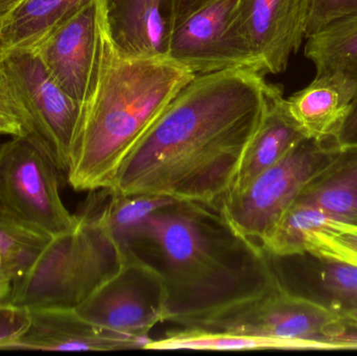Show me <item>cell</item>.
Instances as JSON below:
<instances>
[{"instance_id": "7402d4cb", "label": "cell", "mask_w": 357, "mask_h": 356, "mask_svg": "<svg viewBox=\"0 0 357 356\" xmlns=\"http://www.w3.org/2000/svg\"><path fill=\"white\" fill-rule=\"evenodd\" d=\"M107 189V200L92 201L98 217L119 242L159 209L175 202L176 199L157 194H121Z\"/></svg>"}, {"instance_id": "44dd1931", "label": "cell", "mask_w": 357, "mask_h": 356, "mask_svg": "<svg viewBox=\"0 0 357 356\" xmlns=\"http://www.w3.org/2000/svg\"><path fill=\"white\" fill-rule=\"evenodd\" d=\"M335 221L324 211L296 200L289 207L262 248L268 255L289 257L306 254V240L312 232Z\"/></svg>"}, {"instance_id": "30bf717a", "label": "cell", "mask_w": 357, "mask_h": 356, "mask_svg": "<svg viewBox=\"0 0 357 356\" xmlns=\"http://www.w3.org/2000/svg\"><path fill=\"white\" fill-rule=\"evenodd\" d=\"M4 54L31 114L33 137L66 176L81 106L52 79L37 52L12 50Z\"/></svg>"}, {"instance_id": "f1b7e54d", "label": "cell", "mask_w": 357, "mask_h": 356, "mask_svg": "<svg viewBox=\"0 0 357 356\" xmlns=\"http://www.w3.org/2000/svg\"><path fill=\"white\" fill-rule=\"evenodd\" d=\"M333 146L337 148L357 146V92L352 100L349 112L333 140Z\"/></svg>"}, {"instance_id": "4316f807", "label": "cell", "mask_w": 357, "mask_h": 356, "mask_svg": "<svg viewBox=\"0 0 357 356\" xmlns=\"http://www.w3.org/2000/svg\"><path fill=\"white\" fill-rule=\"evenodd\" d=\"M29 325V309L8 300L0 302V349H12Z\"/></svg>"}, {"instance_id": "7c38bea8", "label": "cell", "mask_w": 357, "mask_h": 356, "mask_svg": "<svg viewBox=\"0 0 357 356\" xmlns=\"http://www.w3.org/2000/svg\"><path fill=\"white\" fill-rule=\"evenodd\" d=\"M96 42L98 0H91L33 49L52 79L79 106L89 88Z\"/></svg>"}, {"instance_id": "4dcf8cb0", "label": "cell", "mask_w": 357, "mask_h": 356, "mask_svg": "<svg viewBox=\"0 0 357 356\" xmlns=\"http://www.w3.org/2000/svg\"><path fill=\"white\" fill-rule=\"evenodd\" d=\"M14 275L0 261V302L8 301L12 293Z\"/></svg>"}, {"instance_id": "8992f818", "label": "cell", "mask_w": 357, "mask_h": 356, "mask_svg": "<svg viewBox=\"0 0 357 356\" xmlns=\"http://www.w3.org/2000/svg\"><path fill=\"white\" fill-rule=\"evenodd\" d=\"M337 152L333 144L303 139L243 189L227 192L218 202L220 210L237 232L262 247L285 211Z\"/></svg>"}, {"instance_id": "83f0119b", "label": "cell", "mask_w": 357, "mask_h": 356, "mask_svg": "<svg viewBox=\"0 0 357 356\" xmlns=\"http://www.w3.org/2000/svg\"><path fill=\"white\" fill-rule=\"evenodd\" d=\"M356 10L357 0H312L306 38L326 23Z\"/></svg>"}, {"instance_id": "cb8c5ba5", "label": "cell", "mask_w": 357, "mask_h": 356, "mask_svg": "<svg viewBox=\"0 0 357 356\" xmlns=\"http://www.w3.org/2000/svg\"><path fill=\"white\" fill-rule=\"evenodd\" d=\"M0 136H33V125L22 92L0 50Z\"/></svg>"}, {"instance_id": "ac0fdd59", "label": "cell", "mask_w": 357, "mask_h": 356, "mask_svg": "<svg viewBox=\"0 0 357 356\" xmlns=\"http://www.w3.org/2000/svg\"><path fill=\"white\" fill-rule=\"evenodd\" d=\"M91 0H23L0 26V50H33Z\"/></svg>"}, {"instance_id": "9c48e42d", "label": "cell", "mask_w": 357, "mask_h": 356, "mask_svg": "<svg viewBox=\"0 0 357 356\" xmlns=\"http://www.w3.org/2000/svg\"><path fill=\"white\" fill-rule=\"evenodd\" d=\"M75 311L98 327L151 341V330L167 320L165 282L154 269L127 256L121 270Z\"/></svg>"}, {"instance_id": "7a4b0ae2", "label": "cell", "mask_w": 357, "mask_h": 356, "mask_svg": "<svg viewBox=\"0 0 357 356\" xmlns=\"http://www.w3.org/2000/svg\"><path fill=\"white\" fill-rule=\"evenodd\" d=\"M121 244L162 278L167 322L253 298L279 282L268 253L237 232L218 204L176 200Z\"/></svg>"}, {"instance_id": "277c9868", "label": "cell", "mask_w": 357, "mask_h": 356, "mask_svg": "<svg viewBox=\"0 0 357 356\" xmlns=\"http://www.w3.org/2000/svg\"><path fill=\"white\" fill-rule=\"evenodd\" d=\"M127 261L121 242L90 202L71 229L52 236L23 275L13 282L8 301L26 309H77Z\"/></svg>"}, {"instance_id": "1f68e13d", "label": "cell", "mask_w": 357, "mask_h": 356, "mask_svg": "<svg viewBox=\"0 0 357 356\" xmlns=\"http://www.w3.org/2000/svg\"><path fill=\"white\" fill-rule=\"evenodd\" d=\"M23 0H0V26Z\"/></svg>"}, {"instance_id": "5b68a950", "label": "cell", "mask_w": 357, "mask_h": 356, "mask_svg": "<svg viewBox=\"0 0 357 356\" xmlns=\"http://www.w3.org/2000/svg\"><path fill=\"white\" fill-rule=\"evenodd\" d=\"M167 322L188 330L276 339L297 350H335L333 341L348 328L341 313L293 294L280 281L253 298Z\"/></svg>"}, {"instance_id": "2e32d148", "label": "cell", "mask_w": 357, "mask_h": 356, "mask_svg": "<svg viewBox=\"0 0 357 356\" xmlns=\"http://www.w3.org/2000/svg\"><path fill=\"white\" fill-rule=\"evenodd\" d=\"M284 100L282 91L275 87L261 121L243 152L234 180L227 192L243 189L256 176L278 162L302 140L306 139L287 113Z\"/></svg>"}, {"instance_id": "ba28073f", "label": "cell", "mask_w": 357, "mask_h": 356, "mask_svg": "<svg viewBox=\"0 0 357 356\" xmlns=\"http://www.w3.org/2000/svg\"><path fill=\"white\" fill-rule=\"evenodd\" d=\"M167 56L195 75L234 69L264 75L243 29L238 0H214L185 19L172 33Z\"/></svg>"}, {"instance_id": "5bb4252c", "label": "cell", "mask_w": 357, "mask_h": 356, "mask_svg": "<svg viewBox=\"0 0 357 356\" xmlns=\"http://www.w3.org/2000/svg\"><path fill=\"white\" fill-rule=\"evenodd\" d=\"M356 92L354 79L340 72L322 73L285 98L284 105L306 139L333 146Z\"/></svg>"}, {"instance_id": "f546056e", "label": "cell", "mask_w": 357, "mask_h": 356, "mask_svg": "<svg viewBox=\"0 0 357 356\" xmlns=\"http://www.w3.org/2000/svg\"><path fill=\"white\" fill-rule=\"evenodd\" d=\"M212 1L214 0H173L174 29L193 13Z\"/></svg>"}, {"instance_id": "6da1fadb", "label": "cell", "mask_w": 357, "mask_h": 356, "mask_svg": "<svg viewBox=\"0 0 357 356\" xmlns=\"http://www.w3.org/2000/svg\"><path fill=\"white\" fill-rule=\"evenodd\" d=\"M275 87L248 69L195 75L128 153L110 189L218 204Z\"/></svg>"}, {"instance_id": "52a82bcc", "label": "cell", "mask_w": 357, "mask_h": 356, "mask_svg": "<svg viewBox=\"0 0 357 356\" xmlns=\"http://www.w3.org/2000/svg\"><path fill=\"white\" fill-rule=\"evenodd\" d=\"M58 167L33 136L0 142V205L50 236L71 229L77 215L61 199Z\"/></svg>"}, {"instance_id": "d4e9b609", "label": "cell", "mask_w": 357, "mask_h": 356, "mask_svg": "<svg viewBox=\"0 0 357 356\" xmlns=\"http://www.w3.org/2000/svg\"><path fill=\"white\" fill-rule=\"evenodd\" d=\"M306 253L323 261H337L357 267V225L331 222L308 236Z\"/></svg>"}, {"instance_id": "9a60e30c", "label": "cell", "mask_w": 357, "mask_h": 356, "mask_svg": "<svg viewBox=\"0 0 357 356\" xmlns=\"http://www.w3.org/2000/svg\"><path fill=\"white\" fill-rule=\"evenodd\" d=\"M115 43L137 56H167L174 31L173 0H107Z\"/></svg>"}, {"instance_id": "484cf974", "label": "cell", "mask_w": 357, "mask_h": 356, "mask_svg": "<svg viewBox=\"0 0 357 356\" xmlns=\"http://www.w3.org/2000/svg\"><path fill=\"white\" fill-rule=\"evenodd\" d=\"M320 282L325 292L345 305L357 307V267L337 261H324Z\"/></svg>"}, {"instance_id": "3957f363", "label": "cell", "mask_w": 357, "mask_h": 356, "mask_svg": "<svg viewBox=\"0 0 357 356\" xmlns=\"http://www.w3.org/2000/svg\"><path fill=\"white\" fill-rule=\"evenodd\" d=\"M98 0V42L87 95L71 142L67 182L77 192L110 188L128 153L195 75L169 56H137L111 36Z\"/></svg>"}, {"instance_id": "d6a6232c", "label": "cell", "mask_w": 357, "mask_h": 356, "mask_svg": "<svg viewBox=\"0 0 357 356\" xmlns=\"http://www.w3.org/2000/svg\"><path fill=\"white\" fill-rule=\"evenodd\" d=\"M348 328H354L357 330V307L344 309L340 311Z\"/></svg>"}, {"instance_id": "ffe728a7", "label": "cell", "mask_w": 357, "mask_h": 356, "mask_svg": "<svg viewBox=\"0 0 357 356\" xmlns=\"http://www.w3.org/2000/svg\"><path fill=\"white\" fill-rule=\"evenodd\" d=\"M146 350H297L291 343L264 336L177 327L146 346Z\"/></svg>"}, {"instance_id": "8fae6325", "label": "cell", "mask_w": 357, "mask_h": 356, "mask_svg": "<svg viewBox=\"0 0 357 356\" xmlns=\"http://www.w3.org/2000/svg\"><path fill=\"white\" fill-rule=\"evenodd\" d=\"M312 0H238L243 29L264 75H278L307 35Z\"/></svg>"}, {"instance_id": "603a6c76", "label": "cell", "mask_w": 357, "mask_h": 356, "mask_svg": "<svg viewBox=\"0 0 357 356\" xmlns=\"http://www.w3.org/2000/svg\"><path fill=\"white\" fill-rule=\"evenodd\" d=\"M50 238L0 205V261L12 272L14 279L27 271Z\"/></svg>"}, {"instance_id": "d6986e66", "label": "cell", "mask_w": 357, "mask_h": 356, "mask_svg": "<svg viewBox=\"0 0 357 356\" xmlns=\"http://www.w3.org/2000/svg\"><path fill=\"white\" fill-rule=\"evenodd\" d=\"M305 40L304 54L317 75L340 72L357 83V10L326 23Z\"/></svg>"}, {"instance_id": "e0dca14e", "label": "cell", "mask_w": 357, "mask_h": 356, "mask_svg": "<svg viewBox=\"0 0 357 356\" xmlns=\"http://www.w3.org/2000/svg\"><path fill=\"white\" fill-rule=\"evenodd\" d=\"M337 148L331 164L297 201L321 209L335 221L357 225V146Z\"/></svg>"}, {"instance_id": "4fadbf2b", "label": "cell", "mask_w": 357, "mask_h": 356, "mask_svg": "<svg viewBox=\"0 0 357 356\" xmlns=\"http://www.w3.org/2000/svg\"><path fill=\"white\" fill-rule=\"evenodd\" d=\"M151 341L116 334L90 323L75 309H29V325L12 349L41 351H121L144 349Z\"/></svg>"}]
</instances>
